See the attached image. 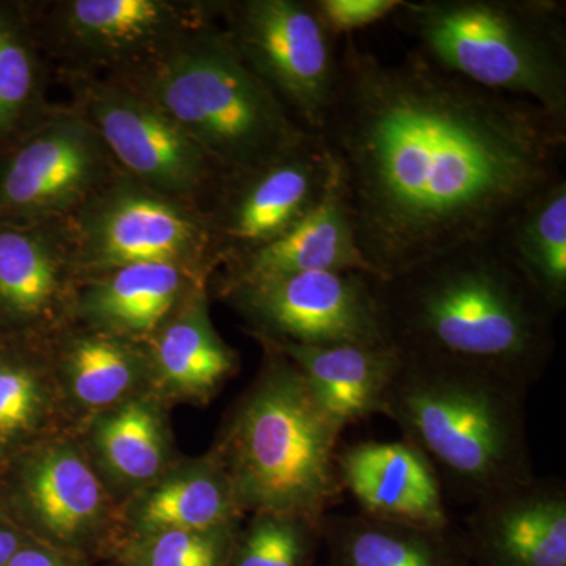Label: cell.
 <instances>
[{"label": "cell", "mask_w": 566, "mask_h": 566, "mask_svg": "<svg viewBox=\"0 0 566 566\" xmlns=\"http://www.w3.org/2000/svg\"><path fill=\"white\" fill-rule=\"evenodd\" d=\"M316 136L376 279L493 238L528 197L565 178L566 122L415 50L382 61L353 35Z\"/></svg>", "instance_id": "6da1fadb"}, {"label": "cell", "mask_w": 566, "mask_h": 566, "mask_svg": "<svg viewBox=\"0 0 566 566\" xmlns=\"http://www.w3.org/2000/svg\"><path fill=\"white\" fill-rule=\"evenodd\" d=\"M387 344L409 356L480 368L526 387L546 374L557 318L495 238L375 279Z\"/></svg>", "instance_id": "7a4b0ae2"}, {"label": "cell", "mask_w": 566, "mask_h": 566, "mask_svg": "<svg viewBox=\"0 0 566 566\" xmlns=\"http://www.w3.org/2000/svg\"><path fill=\"white\" fill-rule=\"evenodd\" d=\"M526 394L480 368L401 353L379 415L430 461L444 494L474 505L535 476Z\"/></svg>", "instance_id": "3957f363"}, {"label": "cell", "mask_w": 566, "mask_h": 566, "mask_svg": "<svg viewBox=\"0 0 566 566\" xmlns=\"http://www.w3.org/2000/svg\"><path fill=\"white\" fill-rule=\"evenodd\" d=\"M270 348L266 367L223 438V471L240 509L322 526L344 497L335 458L345 428L316 400L300 370Z\"/></svg>", "instance_id": "277c9868"}, {"label": "cell", "mask_w": 566, "mask_h": 566, "mask_svg": "<svg viewBox=\"0 0 566 566\" xmlns=\"http://www.w3.org/2000/svg\"><path fill=\"white\" fill-rule=\"evenodd\" d=\"M390 20L438 69L566 122L564 0H403Z\"/></svg>", "instance_id": "5b68a950"}, {"label": "cell", "mask_w": 566, "mask_h": 566, "mask_svg": "<svg viewBox=\"0 0 566 566\" xmlns=\"http://www.w3.org/2000/svg\"><path fill=\"white\" fill-rule=\"evenodd\" d=\"M161 107L223 174L248 172L315 136L283 107L234 51L226 32L205 29L167 48L147 76Z\"/></svg>", "instance_id": "8992f818"}, {"label": "cell", "mask_w": 566, "mask_h": 566, "mask_svg": "<svg viewBox=\"0 0 566 566\" xmlns=\"http://www.w3.org/2000/svg\"><path fill=\"white\" fill-rule=\"evenodd\" d=\"M222 10L223 32L238 55L305 129L318 134L337 84L338 51L311 0H243Z\"/></svg>", "instance_id": "52a82bcc"}, {"label": "cell", "mask_w": 566, "mask_h": 566, "mask_svg": "<svg viewBox=\"0 0 566 566\" xmlns=\"http://www.w3.org/2000/svg\"><path fill=\"white\" fill-rule=\"evenodd\" d=\"M374 275L314 271L229 285L262 338L301 345L387 344Z\"/></svg>", "instance_id": "ba28073f"}, {"label": "cell", "mask_w": 566, "mask_h": 566, "mask_svg": "<svg viewBox=\"0 0 566 566\" xmlns=\"http://www.w3.org/2000/svg\"><path fill=\"white\" fill-rule=\"evenodd\" d=\"M92 126L112 155L145 188L161 196H192L221 182L223 174L150 98L120 87L91 96Z\"/></svg>", "instance_id": "9c48e42d"}, {"label": "cell", "mask_w": 566, "mask_h": 566, "mask_svg": "<svg viewBox=\"0 0 566 566\" xmlns=\"http://www.w3.org/2000/svg\"><path fill=\"white\" fill-rule=\"evenodd\" d=\"M333 159L318 136L275 161L222 177V202L212 227L229 259L271 243L304 218L329 186Z\"/></svg>", "instance_id": "30bf717a"}, {"label": "cell", "mask_w": 566, "mask_h": 566, "mask_svg": "<svg viewBox=\"0 0 566 566\" xmlns=\"http://www.w3.org/2000/svg\"><path fill=\"white\" fill-rule=\"evenodd\" d=\"M82 244L93 262L114 270L132 264L199 262L214 234L192 212L147 188L117 189L85 219Z\"/></svg>", "instance_id": "8fae6325"}, {"label": "cell", "mask_w": 566, "mask_h": 566, "mask_svg": "<svg viewBox=\"0 0 566 566\" xmlns=\"http://www.w3.org/2000/svg\"><path fill=\"white\" fill-rule=\"evenodd\" d=\"M463 534L472 565L566 566V483L535 475L486 495Z\"/></svg>", "instance_id": "7c38bea8"}, {"label": "cell", "mask_w": 566, "mask_h": 566, "mask_svg": "<svg viewBox=\"0 0 566 566\" xmlns=\"http://www.w3.org/2000/svg\"><path fill=\"white\" fill-rule=\"evenodd\" d=\"M103 145L84 118L43 126L0 169V210L43 216L80 202L103 177Z\"/></svg>", "instance_id": "4fadbf2b"}, {"label": "cell", "mask_w": 566, "mask_h": 566, "mask_svg": "<svg viewBox=\"0 0 566 566\" xmlns=\"http://www.w3.org/2000/svg\"><path fill=\"white\" fill-rule=\"evenodd\" d=\"M335 463L360 515L427 531L453 526L441 480L411 442H356L338 449Z\"/></svg>", "instance_id": "5bb4252c"}, {"label": "cell", "mask_w": 566, "mask_h": 566, "mask_svg": "<svg viewBox=\"0 0 566 566\" xmlns=\"http://www.w3.org/2000/svg\"><path fill=\"white\" fill-rule=\"evenodd\" d=\"M230 260L233 266L229 285L314 271H357L374 275L357 245L335 166L322 200L289 232Z\"/></svg>", "instance_id": "9a60e30c"}, {"label": "cell", "mask_w": 566, "mask_h": 566, "mask_svg": "<svg viewBox=\"0 0 566 566\" xmlns=\"http://www.w3.org/2000/svg\"><path fill=\"white\" fill-rule=\"evenodd\" d=\"M303 375L316 400L342 427L381 412L401 352L390 344L301 345L263 338Z\"/></svg>", "instance_id": "2e32d148"}, {"label": "cell", "mask_w": 566, "mask_h": 566, "mask_svg": "<svg viewBox=\"0 0 566 566\" xmlns=\"http://www.w3.org/2000/svg\"><path fill=\"white\" fill-rule=\"evenodd\" d=\"M327 566H472L463 531H427L354 513L324 517Z\"/></svg>", "instance_id": "e0dca14e"}, {"label": "cell", "mask_w": 566, "mask_h": 566, "mask_svg": "<svg viewBox=\"0 0 566 566\" xmlns=\"http://www.w3.org/2000/svg\"><path fill=\"white\" fill-rule=\"evenodd\" d=\"M506 259L558 316L566 307V180L528 197L494 234Z\"/></svg>", "instance_id": "ac0fdd59"}, {"label": "cell", "mask_w": 566, "mask_h": 566, "mask_svg": "<svg viewBox=\"0 0 566 566\" xmlns=\"http://www.w3.org/2000/svg\"><path fill=\"white\" fill-rule=\"evenodd\" d=\"M63 22L81 50L129 57L169 39L180 13L161 0H74L63 9Z\"/></svg>", "instance_id": "d6986e66"}, {"label": "cell", "mask_w": 566, "mask_h": 566, "mask_svg": "<svg viewBox=\"0 0 566 566\" xmlns=\"http://www.w3.org/2000/svg\"><path fill=\"white\" fill-rule=\"evenodd\" d=\"M29 495L41 523L61 538L91 526L103 504L98 479L81 457L66 449L51 450L36 461Z\"/></svg>", "instance_id": "ffe728a7"}, {"label": "cell", "mask_w": 566, "mask_h": 566, "mask_svg": "<svg viewBox=\"0 0 566 566\" xmlns=\"http://www.w3.org/2000/svg\"><path fill=\"white\" fill-rule=\"evenodd\" d=\"M158 359L169 381L199 395L218 389L237 367V356L212 329L202 300L164 329Z\"/></svg>", "instance_id": "44dd1931"}, {"label": "cell", "mask_w": 566, "mask_h": 566, "mask_svg": "<svg viewBox=\"0 0 566 566\" xmlns=\"http://www.w3.org/2000/svg\"><path fill=\"white\" fill-rule=\"evenodd\" d=\"M185 289L181 268L172 264H132L115 270L91 297L93 314L109 326L145 333L174 307Z\"/></svg>", "instance_id": "7402d4cb"}, {"label": "cell", "mask_w": 566, "mask_h": 566, "mask_svg": "<svg viewBox=\"0 0 566 566\" xmlns=\"http://www.w3.org/2000/svg\"><path fill=\"white\" fill-rule=\"evenodd\" d=\"M238 505L226 471H199L166 483L142 509V524L148 531L211 532L232 526Z\"/></svg>", "instance_id": "603a6c76"}, {"label": "cell", "mask_w": 566, "mask_h": 566, "mask_svg": "<svg viewBox=\"0 0 566 566\" xmlns=\"http://www.w3.org/2000/svg\"><path fill=\"white\" fill-rule=\"evenodd\" d=\"M59 263L44 234L0 227V305L14 315H39L54 300Z\"/></svg>", "instance_id": "cb8c5ba5"}, {"label": "cell", "mask_w": 566, "mask_h": 566, "mask_svg": "<svg viewBox=\"0 0 566 566\" xmlns=\"http://www.w3.org/2000/svg\"><path fill=\"white\" fill-rule=\"evenodd\" d=\"M322 526L300 516L259 513L234 546L230 566H312Z\"/></svg>", "instance_id": "d4e9b609"}, {"label": "cell", "mask_w": 566, "mask_h": 566, "mask_svg": "<svg viewBox=\"0 0 566 566\" xmlns=\"http://www.w3.org/2000/svg\"><path fill=\"white\" fill-rule=\"evenodd\" d=\"M99 444L112 468L133 480L156 475L163 464L158 420L144 405L125 406L99 430Z\"/></svg>", "instance_id": "484cf974"}, {"label": "cell", "mask_w": 566, "mask_h": 566, "mask_svg": "<svg viewBox=\"0 0 566 566\" xmlns=\"http://www.w3.org/2000/svg\"><path fill=\"white\" fill-rule=\"evenodd\" d=\"M132 357L106 338L82 340L71 354V381L76 397L93 406L109 405L132 386Z\"/></svg>", "instance_id": "4316f807"}, {"label": "cell", "mask_w": 566, "mask_h": 566, "mask_svg": "<svg viewBox=\"0 0 566 566\" xmlns=\"http://www.w3.org/2000/svg\"><path fill=\"white\" fill-rule=\"evenodd\" d=\"M35 85V59L28 36L20 21L0 9V137L24 117Z\"/></svg>", "instance_id": "83f0119b"}, {"label": "cell", "mask_w": 566, "mask_h": 566, "mask_svg": "<svg viewBox=\"0 0 566 566\" xmlns=\"http://www.w3.org/2000/svg\"><path fill=\"white\" fill-rule=\"evenodd\" d=\"M230 528L226 531H166L145 553V566H227L230 560Z\"/></svg>", "instance_id": "f1b7e54d"}, {"label": "cell", "mask_w": 566, "mask_h": 566, "mask_svg": "<svg viewBox=\"0 0 566 566\" xmlns=\"http://www.w3.org/2000/svg\"><path fill=\"white\" fill-rule=\"evenodd\" d=\"M403 0H311L319 22L337 39L392 17Z\"/></svg>", "instance_id": "f546056e"}, {"label": "cell", "mask_w": 566, "mask_h": 566, "mask_svg": "<svg viewBox=\"0 0 566 566\" xmlns=\"http://www.w3.org/2000/svg\"><path fill=\"white\" fill-rule=\"evenodd\" d=\"M39 389L31 375L0 365V436L20 433L39 408Z\"/></svg>", "instance_id": "4dcf8cb0"}, {"label": "cell", "mask_w": 566, "mask_h": 566, "mask_svg": "<svg viewBox=\"0 0 566 566\" xmlns=\"http://www.w3.org/2000/svg\"><path fill=\"white\" fill-rule=\"evenodd\" d=\"M7 566H62V564L46 551L29 547V549H18Z\"/></svg>", "instance_id": "1f68e13d"}, {"label": "cell", "mask_w": 566, "mask_h": 566, "mask_svg": "<svg viewBox=\"0 0 566 566\" xmlns=\"http://www.w3.org/2000/svg\"><path fill=\"white\" fill-rule=\"evenodd\" d=\"M20 538L13 531L7 527H0V566L9 565L10 558L18 553Z\"/></svg>", "instance_id": "d6a6232c"}]
</instances>
